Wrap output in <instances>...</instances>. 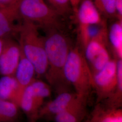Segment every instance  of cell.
I'll return each instance as SVG.
<instances>
[{
	"instance_id": "cell-1",
	"label": "cell",
	"mask_w": 122,
	"mask_h": 122,
	"mask_svg": "<svg viewBox=\"0 0 122 122\" xmlns=\"http://www.w3.org/2000/svg\"><path fill=\"white\" fill-rule=\"evenodd\" d=\"M62 29L52 28L45 31L44 46L48 68L44 77L57 95L70 91L71 86L66 81L64 70L72 47L68 37Z\"/></svg>"
},
{
	"instance_id": "cell-2",
	"label": "cell",
	"mask_w": 122,
	"mask_h": 122,
	"mask_svg": "<svg viewBox=\"0 0 122 122\" xmlns=\"http://www.w3.org/2000/svg\"><path fill=\"white\" fill-rule=\"evenodd\" d=\"M18 36L22 53L34 66L36 76H44L48 61L44 37L40 35L39 28L31 22L22 20Z\"/></svg>"
},
{
	"instance_id": "cell-3",
	"label": "cell",
	"mask_w": 122,
	"mask_h": 122,
	"mask_svg": "<svg viewBox=\"0 0 122 122\" xmlns=\"http://www.w3.org/2000/svg\"><path fill=\"white\" fill-rule=\"evenodd\" d=\"M66 81L79 96L88 100L93 89V75L82 50L79 46L72 47L68 54L64 70Z\"/></svg>"
},
{
	"instance_id": "cell-4",
	"label": "cell",
	"mask_w": 122,
	"mask_h": 122,
	"mask_svg": "<svg viewBox=\"0 0 122 122\" xmlns=\"http://www.w3.org/2000/svg\"><path fill=\"white\" fill-rule=\"evenodd\" d=\"M19 13L22 20L31 22L44 31L63 27L62 16L45 0H21Z\"/></svg>"
},
{
	"instance_id": "cell-5",
	"label": "cell",
	"mask_w": 122,
	"mask_h": 122,
	"mask_svg": "<svg viewBox=\"0 0 122 122\" xmlns=\"http://www.w3.org/2000/svg\"><path fill=\"white\" fill-rule=\"evenodd\" d=\"M108 29L91 39L83 51L92 75L102 70L112 59L109 54Z\"/></svg>"
},
{
	"instance_id": "cell-6",
	"label": "cell",
	"mask_w": 122,
	"mask_h": 122,
	"mask_svg": "<svg viewBox=\"0 0 122 122\" xmlns=\"http://www.w3.org/2000/svg\"><path fill=\"white\" fill-rule=\"evenodd\" d=\"M93 79L97 104L106 99L112 93L117 85V60L112 58L102 70L93 75Z\"/></svg>"
},
{
	"instance_id": "cell-7",
	"label": "cell",
	"mask_w": 122,
	"mask_h": 122,
	"mask_svg": "<svg viewBox=\"0 0 122 122\" xmlns=\"http://www.w3.org/2000/svg\"><path fill=\"white\" fill-rule=\"evenodd\" d=\"M78 22V38L80 47L82 51L89 43L88 28L105 21L92 0H81L76 12Z\"/></svg>"
},
{
	"instance_id": "cell-8",
	"label": "cell",
	"mask_w": 122,
	"mask_h": 122,
	"mask_svg": "<svg viewBox=\"0 0 122 122\" xmlns=\"http://www.w3.org/2000/svg\"><path fill=\"white\" fill-rule=\"evenodd\" d=\"M81 99H84L79 96L75 92L68 91L60 93L57 95L55 98L41 107L39 113V119L53 120L58 114Z\"/></svg>"
},
{
	"instance_id": "cell-9",
	"label": "cell",
	"mask_w": 122,
	"mask_h": 122,
	"mask_svg": "<svg viewBox=\"0 0 122 122\" xmlns=\"http://www.w3.org/2000/svg\"><path fill=\"white\" fill-rule=\"evenodd\" d=\"M0 56V75L14 76L20 59L21 50L18 42L13 38L4 39Z\"/></svg>"
},
{
	"instance_id": "cell-10",
	"label": "cell",
	"mask_w": 122,
	"mask_h": 122,
	"mask_svg": "<svg viewBox=\"0 0 122 122\" xmlns=\"http://www.w3.org/2000/svg\"><path fill=\"white\" fill-rule=\"evenodd\" d=\"M21 1V0H20ZM20 1L14 4L0 7V38H13L18 35L21 23L19 13Z\"/></svg>"
},
{
	"instance_id": "cell-11",
	"label": "cell",
	"mask_w": 122,
	"mask_h": 122,
	"mask_svg": "<svg viewBox=\"0 0 122 122\" xmlns=\"http://www.w3.org/2000/svg\"><path fill=\"white\" fill-rule=\"evenodd\" d=\"M36 76V72L34 66L24 55L21 51L20 59L14 76L22 93L26 87L35 80Z\"/></svg>"
},
{
	"instance_id": "cell-12",
	"label": "cell",
	"mask_w": 122,
	"mask_h": 122,
	"mask_svg": "<svg viewBox=\"0 0 122 122\" xmlns=\"http://www.w3.org/2000/svg\"><path fill=\"white\" fill-rule=\"evenodd\" d=\"M85 122H122V108H111L97 103Z\"/></svg>"
},
{
	"instance_id": "cell-13",
	"label": "cell",
	"mask_w": 122,
	"mask_h": 122,
	"mask_svg": "<svg viewBox=\"0 0 122 122\" xmlns=\"http://www.w3.org/2000/svg\"><path fill=\"white\" fill-rule=\"evenodd\" d=\"M18 105L25 114L29 122H37L39 120L40 107L35 100L30 85L23 91Z\"/></svg>"
},
{
	"instance_id": "cell-14",
	"label": "cell",
	"mask_w": 122,
	"mask_h": 122,
	"mask_svg": "<svg viewBox=\"0 0 122 122\" xmlns=\"http://www.w3.org/2000/svg\"><path fill=\"white\" fill-rule=\"evenodd\" d=\"M87 100L81 99L54 118L55 122H82L87 114Z\"/></svg>"
},
{
	"instance_id": "cell-15",
	"label": "cell",
	"mask_w": 122,
	"mask_h": 122,
	"mask_svg": "<svg viewBox=\"0 0 122 122\" xmlns=\"http://www.w3.org/2000/svg\"><path fill=\"white\" fill-rule=\"evenodd\" d=\"M21 94L14 76H1L0 78V100L11 101L18 105Z\"/></svg>"
},
{
	"instance_id": "cell-16",
	"label": "cell",
	"mask_w": 122,
	"mask_h": 122,
	"mask_svg": "<svg viewBox=\"0 0 122 122\" xmlns=\"http://www.w3.org/2000/svg\"><path fill=\"white\" fill-rule=\"evenodd\" d=\"M108 40L113 58L122 59V20L117 19L110 26L108 30Z\"/></svg>"
},
{
	"instance_id": "cell-17",
	"label": "cell",
	"mask_w": 122,
	"mask_h": 122,
	"mask_svg": "<svg viewBox=\"0 0 122 122\" xmlns=\"http://www.w3.org/2000/svg\"><path fill=\"white\" fill-rule=\"evenodd\" d=\"M118 81L112 93L106 99L100 102L111 108H121L122 105V59L117 60Z\"/></svg>"
},
{
	"instance_id": "cell-18",
	"label": "cell",
	"mask_w": 122,
	"mask_h": 122,
	"mask_svg": "<svg viewBox=\"0 0 122 122\" xmlns=\"http://www.w3.org/2000/svg\"><path fill=\"white\" fill-rule=\"evenodd\" d=\"M20 108L15 102L0 100V118L1 122H15L18 119Z\"/></svg>"
},
{
	"instance_id": "cell-19",
	"label": "cell",
	"mask_w": 122,
	"mask_h": 122,
	"mask_svg": "<svg viewBox=\"0 0 122 122\" xmlns=\"http://www.w3.org/2000/svg\"><path fill=\"white\" fill-rule=\"evenodd\" d=\"M30 85L35 100L41 108L44 104V100L51 96L52 88L47 82L36 78Z\"/></svg>"
},
{
	"instance_id": "cell-20",
	"label": "cell",
	"mask_w": 122,
	"mask_h": 122,
	"mask_svg": "<svg viewBox=\"0 0 122 122\" xmlns=\"http://www.w3.org/2000/svg\"><path fill=\"white\" fill-rule=\"evenodd\" d=\"M100 14L105 17L117 19L115 0H92Z\"/></svg>"
},
{
	"instance_id": "cell-21",
	"label": "cell",
	"mask_w": 122,
	"mask_h": 122,
	"mask_svg": "<svg viewBox=\"0 0 122 122\" xmlns=\"http://www.w3.org/2000/svg\"><path fill=\"white\" fill-rule=\"evenodd\" d=\"M49 3L52 8L63 17L68 16L73 9L70 0H45Z\"/></svg>"
},
{
	"instance_id": "cell-22",
	"label": "cell",
	"mask_w": 122,
	"mask_h": 122,
	"mask_svg": "<svg viewBox=\"0 0 122 122\" xmlns=\"http://www.w3.org/2000/svg\"><path fill=\"white\" fill-rule=\"evenodd\" d=\"M117 19L122 20V0H115Z\"/></svg>"
},
{
	"instance_id": "cell-23",
	"label": "cell",
	"mask_w": 122,
	"mask_h": 122,
	"mask_svg": "<svg viewBox=\"0 0 122 122\" xmlns=\"http://www.w3.org/2000/svg\"><path fill=\"white\" fill-rule=\"evenodd\" d=\"M20 0H0V7L14 4Z\"/></svg>"
},
{
	"instance_id": "cell-24",
	"label": "cell",
	"mask_w": 122,
	"mask_h": 122,
	"mask_svg": "<svg viewBox=\"0 0 122 122\" xmlns=\"http://www.w3.org/2000/svg\"><path fill=\"white\" fill-rule=\"evenodd\" d=\"M81 0H70L73 10L75 12H76L78 6Z\"/></svg>"
},
{
	"instance_id": "cell-25",
	"label": "cell",
	"mask_w": 122,
	"mask_h": 122,
	"mask_svg": "<svg viewBox=\"0 0 122 122\" xmlns=\"http://www.w3.org/2000/svg\"><path fill=\"white\" fill-rule=\"evenodd\" d=\"M4 39H0V56L2 51L3 46H4Z\"/></svg>"
},
{
	"instance_id": "cell-26",
	"label": "cell",
	"mask_w": 122,
	"mask_h": 122,
	"mask_svg": "<svg viewBox=\"0 0 122 122\" xmlns=\"http://www.w3.org/2000/svg\"><path fill=\"white\" fill-rule=\"evenodd\" d=\"M0 122H1V119H0Z\"/></svg>"
}]
</instances>
